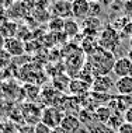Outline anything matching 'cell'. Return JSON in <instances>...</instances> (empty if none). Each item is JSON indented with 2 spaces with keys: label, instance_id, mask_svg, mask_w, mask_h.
I'll list each match as a JSON object with an SVG mask.
<instances>
[{
  "label": "cell",
  "instance_id": "1",
  "mask_svg": "<svg viewBox=\"0 0 132 133\" xmlns=\"http://www.w3.org/2000/svg\"><path fill=\"white\" fill-rule=\"evenodd\" d=\"M114 63H115L114 53L103 49L101 46L98 48V51L94 55L89 56V59H87V64L91 69L94 77L96 76H105L110 71H112Z\"/></svg>",
  "mask_w": 132,
  "mask_h": 133
},
{
  "label": "cell",
  "instance_id": "2",
  "mask_svg": "<svg viewBox=\"0 0 132 133\" xmlns=\"http://www.w3.org/2000/svg\"><path fill=\"white\" fill-rule=\"evenodd\" d=\"M98 45L105 51L114 53L121 46V38L118 31L112 25H107L98 35Z\"/></svg>",
  "mask_w": 132,
  "mask_h": 133
},
{
  "label": "cell",
  "instance_id": "3",
  "mask_svg": "<svg viewBox=\"0 0 132 133\" xmlns=\"http://www.w3.org/2000/svg\"><path fill=\"white\" fill-rule=\"evenodd\" d=\"M65 112L60 109L59 107H45L42 109V116L41 122L46 126H49L51 129H55L60 126V122L65 118Z\"/></svg>",
  "mask_w": 132,
  "mask_h": 133
},
{
  "label": "cell",
  "instance_id": "4",
  "mask_svg": "<svg viewBox=\"0 0 132 133\" xmlns=\"http://www.w3.org/2000/svg\"><path fill=\"white\" fill-rule=\"evenodd\" d=\"M42 109L44 108L38 107L35 102H26L21 105V112H23V118H24V123L28 125H38L41 122V116H42Z\"/></svg>",
  "mask_w": 132,
  "mask_h": 133
},
{
  "label": "cell",
  "instance_id": "5",
  "mask_svg": "<svg viewBox=\"0 0 132 133\" xmlns=\"http://www.w3.org/2000/svg\"><path fill=\"white\" fill-rule=\"evenodd\" d=\"M112 87H114V81L108 74H105V76H96L91 83V91L100 92V94H110Z\"/></svg>",
  "mask_w": 132,
  "mask_h": 133
},
{
  "label": "cell",
  "instance_id": "6",
  "mask_svg": "<svg viewBox=\"0 0 132 133\" xmlns=\"http://www.w3.org/2000/svg\"><path fill=\"white\" fill-rule=\"evenodd\" d=\"M80 27H81L83 37H98V31L101 28V21H100L98 17L89 16L87 18L83 20Z\"/></svg>",
  "mask_w": 132,
  "mask_h": 133
},
{
  "label": "cell",
  "instance_id": "7",
  "mask_svg": "<svg viewBox=\"0 0 132 133\" xmlns=\"http://www.w3.org/2000/svg\"><path fill=\"white\" fill-rule=\"evenodd\" d=\"M112 71L115 76L120 77H127V76H132V60L128 56H122L115 59Z\"/></svg>",
  "mask_w": 132,
  "mask_h": 133
},
{
  "label": "cell",
  "instance_id": "8",
  "mask_svg": "<svg viewBox=\"0 0 132 133\" xmlns=\"http://www.w3.org/2000/svg\"><path fill=\"white\" fill-rule=\"evenodd\" d=\"M3 48H4L11 56H21V55L26 53V44L17 37L7 38L4 41V46H3Z\"/></svg>",
  "mask_w": 132,
  "mask_h": 133
},
{
  "label": "cell",
  "instance_id": "9",
  "mask_svg": "<svg viewBox=\"0 0 132 133\" xmlns=\"http://www.w3.org/2000/svg\"><path fill=\"white\" fill-rule=\"evenodd\" d=\"M52 13L59 18H69L72 16V2L70 0H58L52 6Z\"/></svg>",
  "mask_w": 132,
  "mask_h": 133
},
{
  "label": "cell",
  "instance_id": "10",
  "mask_svg": "<svg viewBox=\"0 0 132 133\" xmlns=\"http://www.w3.org/2000/svg\"><path fill=\"white\" fill-rule=\"evenodd\" d=\"M67 90H69L70 94H73L74 97H83V95L89 94V90H91V84L76 77V78H72V80H70V84H69V88Z\"/></svg>",
  "mask_w": 132,
  "mask_h": 133
},
{
  "label": "cell",
  "instance_id": "11",
  "mask_svg": "<svg viewBox=\"0 0 132 133\" xmlns=\"http://www.w3.org/2000/svg\"><path fill=\"white\" fill-rule=\"evenodd\" d=\"M90 11V2L89 0H73L72 2V16L74 18H87Z\"/></svg>",
  "mask_w": 132,
  "mask_h": 133
},
{
  "label": "cell",
  "instance_id": "12",
  "mask_svg": "<svg viewBox=\"0 0 132 133\" xmlns=\"http://www.w3.org/2000/svg\"><path fill=\"white\" fill-rule=\"evenodd\" d=\"M80 128H81V123H80L79 118L70 114H66L65 118L60 122V129L65 133H74L76 130H79Z\"/></svg>",
  "mask_w": 132,
  "mask_h": 133
},
{
  "label": "cell",
  "instance_id": "13",
  "mask_svg": "<svg viewBox=\"0 0 132 133\" xmlns=\"http://www.w3.org/2000/svg\"><path fill=\"white\" fill-rule=\"evenodd\" d=\"M114 87L118 95H132V76L120 77L114 83Z\"/></svg>",
  "mask_w": 132,
  "mask_h": 133
},
{
  "label": "cell",
  "instance_id": "14",
  "mask_svg": "<svg viewBox=\"0 0 132 133\" xmlns=\"http://www.w3.org/2000/svg\"><path fill=\"white\" fill-rule=\"evenodd\" d=\"M80 46H81V51L87 55V57L94 55V53L98 51V48H100L98 37H83Z\"/></svg>",
  "mask_w": 132,
  "mask_h": 133
},
{
  "label": "cell",
  "instance_id": "15",
  "mask_svg": "<svg viewBox=\"0 0 132 133\" xmlns=\"http://www.w3.org/2000/svg\"><path fill=\"white\" fill-rule=\"evenodd\" d=\"M114 114V111L108 105H100L94 109V119L100 122V123H107L108 119L111 118V115Z\"/></svg>",
  "mask_w": 132,
  "mask_h": 133
},
{
  "label": "cell",
  "instance_id": "16",
  "mask_svg": "<svg viewBox=\"0 0 132 133\" xmlns=\"http://www.w3.org/2000/svg\"><path fill=\"white\" fill-rule=\"evenodd\" d=\"M17 31H18V27H17V24L11 20H7V21L0 23V32H2V35H3L4 39L16 37Z\"/></svg>",
  "mask_w": 132,
  "mask_h": 133
},
{
  "label": "cell",
  "instance_id": "17",
  "mask_svg": "<svg viewBox=\"0 0 132 133\" xmlns=\"http://www.w3.org/2000/svg\"><path fill=\"white\" fill-rule=\"evenodd\" d=\"M81 31V27L77 24L76 20L73 18H66L65 20V25H63V34L69 38H73L76 37L77 34Z\"/></svg>",
  "mask_w": 132,
  "mask_h": 133
},
{
  "label": "cell",
  "instance_id": "18",
  "mask_svg": "<svg viewBox=\"0 0 132 133\" xmlns=\"http://www.w3.org/2000/svg\"><path fill=\"white\" fill-rule=\"evenodd\" d=\"M24 91L27 92L26 97L28 99V102H35L38 98L41 97V90L38 87L37 84H33V83H27L26 85H24Z\"/></svg>",
  "mask_w": 132,
  "mask_h": 133
},
{
  "label": "cell",
  "instance_id": "19",
  "mask_svg": "<svg viewBox=\"0 0 132 133\" xmlns=\"http://www.w3.org/2000/svg\"><path fill=\"white\" fill-rule=\"evenodd\" d=\"M124 123H125V118H124V115L122 114H118V112H114L105 125L111 129L112 132H118V129L122 126Z\"/></svg>",
  "mask_w": 132,
  "mask_h": 133
},
{
  "label": "cell",
  "instance_id": "20",
  "mask_svg": "<svg viewBox=\"0 0 132 133\" xmlns=\"http://www.w3.org/2000/svg\"><path fill=\"white\" fill-rule=\"evenodd\" d=\"M48 25H49V31L53 32V34H56V32L63 31V25H65V20L53 16V18L49 20V24H48Z\"/></svg>",
  "mask_w": 132,
  "mask_h": 133
},
{
  "label": "cell",
  "instance_id": "21",
  "mask_svg": "<svg viewBox=\"0 0 132 133\" xmlns=\"http://www.w3.org/2000/svg\"><path fill=\"white\" fill-rule=\"evenodd\" d=\"M87 132L89 133H114L111 129H110L107 125L100 123V122H96V123H91L87 126Z\"/></svg>",
  "mask_w": 132,
  "mask_h": 133
},
{
  "label": "cell",
  "instance_id": "22",
  "mask_svg": "<svg viewBox=\"0 0 132 133\" xmlns=\"http://www.w3.org/2000/svg\"><path fill=\"white\" fill-rule=\"evenodd\" d=\"M11 60H13V56L10 55L4 48L0 49V70L7 69V67L11 64Z\"/></svg>",
  "mask_w": 132,
  "mask_h": 133
},
{
  "label": "cell",
  "instance_id": "23",
  "mask_svg": "<svg viewBox=\"0 0 132 133\" xmlns=\"http://www.w3.org/2000/svg\"><path fill=\"white\" fill-rule=\"evenodd\" d=\"M17 126L11 121H0V133H17Z\"/></svg>",
  "mask_w": 132,
  "mask_h": 133
},
{
  "label": "cell",
  "instance_id": "24",
  "mask_svg": "<svg viewBox=\"0 0 132 133\" xmlns=\"http://www.w3.org/2000/svg\"><path fill=\"white\" fill-rule=\"evenodd\" d=\"M100 13H101V4H100L98 2H90V11H89V16L97 17Z\"/></svg>",
  "mask_w": 132,
  "mask_h": 133
},
{
  "label": "cell",
  "instance_id": "25",
  "mask_svg": "<svg viewBox=\"0 0 132 133\" xmlns=\"http://www.w3.org/2000/svg\"><path fill=\"white\" fill-rule=\"evenodd\" d=\"M17 133H35V126L28 125V123H24V125H21V126H18Z\"/></svg>",
  "mask_w": 132,
  "mask_h": 133
},
{
  "label": "cell",
  "instance_id": "26",
  "mask_svg": "<svg viewBox=\"0 0 132 133\" xmlns=\"http://www.w3.org/2000/svg\"><path fill=\"white\" fill-rule=\"evenodd\" d=\"M35 133H52V129L40 122L38 125H35Z\"/></svg>",
  "mask_w": 132,
  "mask_h": 133
},
{
  "label": "cell",
  "instance_id": "27",
  "mask_svg": "<svg viewBox=\"0 0 132 133\" xmlns=\"http://www.w3.org/2000/svg\"><path fill=\"white\" fill-rule=\"evenodd\" d=\"M118 133H132V123L125 122V123L118 129Z\"/></svg>",
  "mask_w": 132,
  "mask_h": 133
},
{
  "label": "cell",
  "instance_id": "28",
  "mask_svg": "<svg viewBox=\"0 0 132 133\" xmlns=\"http://www.w3.org/2000/svg\"><path fill=\"white\" fill-rule=\"evenodd\" d=\"M124 118H125V122L128 123H132V107H129L127 109V112L124 114Z\"/></svg>",
  "mask_w": 132,
  "mask_h": 133
},
{
  "label": "cell",
  "instance_id": "29",
  "mask_svg": "<svg viewBox=\"0 0 132 133\" xmlns=\"http://www.w3.org/2000/svg\"><path fill=\"white\" fill-rule=\"evenodd\" d=\"M4 41H6V39H4V38H3V35H2V32H0V49H2V48H3V46H4Z\"/></svg>",
  "mask_w": 132,
  "mask_h": 133
},
{
  "label": "cell",
  "instance_id": "30",
  "mask_svg": "<svg viewBox=\"0 0 132 133\" xmlns=\"http://www.w3.org/2000/svg\"><path fill=\"white\" fill-rule=\"evenodd\" d=\"M52 133H65L60 129V126H58V128H55V129H52Z\"/></svg>",
  "mask_w": 132,
  "mask_h": 133
},
{
  "label": "cell",
  "instance_id": "31",
  "mask_svg": "<svg viewBox=\"0 0 132 133\" xmlns=\"http://www.w3.org/2000/svg\"><path fill=\"white\" fill-rule=\"evenodd\" d=\"M114 133H118V132H114Z\"/></svg>",
  "mask_w": 132,
  "mask_h": 133
}]
</instances>
